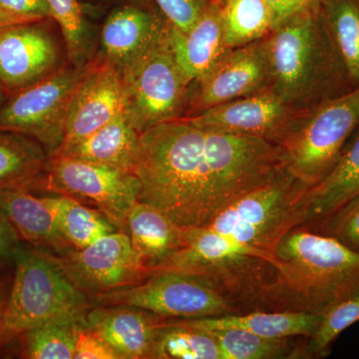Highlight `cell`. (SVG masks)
I'll return each mask as SVG.
<instances>
[{"label":"cell","instance_id":"41","mask_svg":"<svg viewBox=\"0 0 359 359\" xmlns=\"http://www.w3.org/2000/svg\"><path fill=\"white\" fill-rule=\"evenodd\" d=\"M11 283H13V276H9L8 273L0 278V304L6 302L9 290H11Z\"/></svg>","mask_w":359,"mask_h":359},{"label":"cell","instance_id":"25","mask_svg":"<svg viewBox=\"0 0 359 359\" xmlns=\"http://www.w3.org/2000/svg\"><path fill=\"white\" fill-rule=\"evenodd\" d=\"M320 313H255L247 316H219L183 323L204 330H241L268 339H287L297 335L313 337L320 325Z\"/></svg>","mask_w":359,"mask_h":359},{"label":"cell","instance_id":"43","mask_svg":"<svg viewBox=\"0 0 359 359\" xmlns=\"http://www.w3.org/2000/svg\"><path fill=\"white\" fill-rule=\"evenodd\" d=\"M7 95H8V94H7L6 89L0 85V107H1L2 104L6 101Z\"/></svg>","mask_w":359,"mask_h":359},{"label":"cell","instance_id":"21","mask_svg":"<svg viewBox=\"0 0 359 359\" xmlns=\"http://www.w3.org/2000/svg\"><path fill=\"white\" fill-rule=\"evenodd\" d=\"M149 273L157 271L185 244V230L164 212L139 201L130 212L125 230Z\"/></svg>","mask_w":359,"mask_h":359},{"label":"cell","instance_id":"1","mask_svg":"<svg viewBox=\"0 0 359 359\" xmlns=\"http://www.w3.org/2000/svg\"><path fill=\"white\" fill-rule=\"evenodd\" d=\"M285 169L275 142L223 133L182 117L141 133L133 173L141 184L140 202L192 230Z\"/></svg>","mask_w":359,"mask_h":359},{"label":"cell","instance_id":"15","mask_svg":"<svg viewBox=\"0 0 359 359\" xmlns=\"http://www.w3.org/2000/svg\"><path fill=\"white\" fill-rule=\"evenodd\" d=\"M122 110L123 89L119 73L103 59L91 63L71 100L65 140L58 151L83 140Z\"/></svg>","mask_w":359,"mask_h":359},{"label":"cell","instance_id":"23","mask_svg":"<svg viewBox=\"0 0 359 359\" xmlns=\"http://www.w3.org/2000/svg\"><path fill=\"white\" fill-rule=\"evenodd\" d=\"M359 194V127L346 142L339 159L321 181L302 198L308 221L323 222Z\"/></svg>","mask_w":359,"mask_h":359},{"label":"cell","instance_id":"44","mask_svg":"<svg viewBox=\"0 0 359 359\" xmlns=\"http://www.w3.org/2000/svg\"><path fill=\"white\" fill-rule=\"evenodd\" d=\"M6 266H4V264H0V278H4V276H6Z\"/></svg>","mask_w":359,"mask_h":359},{"label":"cell","instance_id":"11","mask_svg":"<svg viewBox=\"0 0 359 359\" xmlns=\"http://www.w3.org/2000/svg\"><path fill=\"white\" fill-rule=\"evenodd\" d=\"M57 259L70 280L93 297L130 287L149 275L124 231L108 233Z\"/></svg>","mask_w":359,"mask_h":359},{"label":"cell","instance_id":"16","mask_svg":"<svg viewBox=\"0 0 359 359\" xmlns=\"http://www.w3.org/2000/svg\"><path fill=\"white\" fill-rule=\"evenodd\" d=\"M86 327L105 340L121 359L155 358L159 334L154 314L135 306H91Z\"/></svg>","mask_w":359,"mask_h":359},{"label":"cell","instance_id":"22","mask_svg":"<svg viewBox=\"0 0 359 359\" xmlns=\"http://www.w3.org/2000/svg\"><path fill=\"white\" fill-rule=\"evenodd\" d=\"M140 147L141 133L132 126L122 110L83 140L54 155L68 156L101 166L134 172Z\"/></svg>","mask_w":359,"mask_h":359},{"label":"cell","instance_id":"40","mask_svg":"<svg viewBox=\"0 0 359 359\" xmlns=\"http://www.w3.org/2000/svg\"><path fill=\"white\" fill-rule=\"evenodd\" d=\"M30 21L39 20H30V18H23V16L18 15V14L4 11V8L0 7V32L7 27H11V26L20 25V23L23 22H30Z\"/></svg>","mask_w":359,"mask_h":359},{"label":"cell","instance_id":"12","mask_svg":"<svg viewBox=\"0 0 359 359\" xmlns=\"http://www.w3.org/2000/svg\"><path fill=\"white\" fill-rule=\"evenodd\" d=\"M271 82L268 37L229 49L204 76L191 85L194 93L186 116L268 89Z\"/></svg>","mask_w":359,"mask_h":359},{"label":"cell","instance_id":"14","mask_svg":"<svg viewBox=\"0 0 359 359\" xmlns=\"http://www.w3.org/2000/svg\"><path fill=\"white\" fill-rule=\"evenodd\" d=\"M299 112L269 87L186 116L198 126L223 133L259 137L276 143Z\"/></svg>","mask_w":359,"mask_h":359},{"label":"cell","instance_id":"19","mask_svg":"<svg viewBox=\"0 0 359 359\" xmlns=\"http://www.w3.org/2000/svg\"><path fill=\"white\" fill-rule=\"evenodd\" d=\"M170 43L180 69L190 85L204 76L226 53L221 7L212 2L188 32L168 25Z\"/></svg>","mask_w":359,"mask_h":359},{"label":"cell","instance_id":"18","mask_svg":"<svg viewBox=\"0 0 359 359\" xmlns=\"http://www.w3.org/2000/svg\"><path fill=\"white\" fill-rule=\"evenodd\" d=\"M0 210L13 224L20 241L56 257L72 250L61 236L45 196L37 195L28 189L1 191Z\"/></svg>","mask_w":359,"mask_h":359},{"label":"cell","instance_id":"37","mask_svg":"<svg viewBox=\"0 0 359 359\" xmlns=\"http://www.w3.org/2000/svg\"><path fill=\"white\" fill-rule=\"evenodd\" d=\"M0 7L9 13L33 20L51 18L46 0H0Z\"/></svg>","mask_w":359,"mask_h":359},{"label":"cell","instance_id":"17","mask_svg":"<svg viewBox=\"0 0 359 359\" xmlns=\"http://www.w3.org/2000/svg\"><path fill=\"white\" fill-rule=\"evenodd\" d=\"M166 25L167 21L154 8L122 4L104 23L101 59L121 72L159 39Z\"/></svg>","mask_w":359,"mask_h":359},{"label":"cell","instance_id":"42","mask_svg":"<svg viewBox=\"0 0 359 359\" xmlns=\"http://www.w3.org/2000/svg\"><path fill=\"white\" fill-rule=\"evenodd\" d=\"M117 1L124 2V4H135V6L154 8V2H153V0H117Z\"/></svg>","mask_w":359,"mask_h":359},{"label":"cell","instance_id":"39","mask_svg":"<svg viewBox=\"0 0 359 359\" xmlns=\"http://www.w3.org/2000/svg\"><path fill=\"white\" fill-rule=\"evenodd\" d=\"M266 2L273 13L276 28L295 14L316 6L318 0H266Z\"/></svg>","mask_w":359,"mask_h":359},{"label":"cell","instance_id":"33","mask_svg":"<svg viewBox=\"0 0 359 359\" xmlns=\"http://www.w3.org/2000/svg\"><path fill=\"white\" fill-rule=\"evenodd\" d=\"M320 325L311 337V349L327 351L346 328L359 321V285L323 311Z\"/></svg>","mask_w":359,"mask_h":359},{"label":"cell","instance_id":"32","mask_svg":"<svg viewBox=\"0 0 359 359\" xmlns=\"http://www.w3.org/2000/svg\"><path fill=\"white\" fill-rule=\"evenodd\" d=\"M218 341L223 359L278 358L285 351L287 339H268L241 330H207Z\"/></svg>","mask_w":359,"mask_h":359},{"label":"cell","instance_id":"3","mask_svg":"<svg viewBox=\"0 0 359 359\" xmlns=\"http://www.w3.org/2000/svg\"><path fill=\"white\" fill-rule=\"evenodd\" d=\"M13 275L0 325V349L26 330L91 308L57 257L20 241L13 252Z\"/></svg>","mask_w":359,"mask_h":359},{"label":"cell","instance_id":"30","mask_svg":"<svg viewBox=\"0 0 359 359\" xmlns=\"http://www.w3.org/2000/svg\"><path fill=\"white\" fill-rule=\"evenodd\" d=\"M155 358L223 359L218 341L211 332L182 320L161 325Z\"/></svg>","mask_w":359,"mask_h":359},{"label":"cell","instance_id":"38","mask_svg":"<svg viewBox=\"0 0 359 359\" xmlns=\"http://www.w3.org/2000/svg\"><path fill=\"white\" fill-rule=\"evenodd\" d=\"M20 242V238L13 224L0 210V264L6 268L13 266L14 250Z\"/></svg>","mask_w":359,"mask_h":359},{"label":"cell","instance_id":"9","mask_svg":"<svg viewBox=\"0 0 359 359\" xmlns=\"http://www.w3.org/2000/svg\"><path fill=\"white\" fill-rule=\"evenodd\" d=\"M306 190L287 168L271 181L233 201L205 226L271 252L292 218L294 202L302 200Z\"/></svg>","mask_w":359,"mask_h":359},{"label":"cell","instance_id":"13","mask_svg":"<svg viewBox=\"0 0 359 359\" xmlns=\"http://www.w3.org/2000/svg\"><path fill=\"white\" fill-rule=\"evenodd\" d=\"M50 20L20 23L0 32V85L7 94L62 67L60 42L49 25Z\"/></svg>","mask_w":359,"mask_h":359},{"label":"cell","instance_id":"35","mask_svg":"<svg viewBox=\"0 0 359 359\" xmlns=\"http://www.w3.org/2000/svg\"><path fill=\"white\" fill-rule=\"evenodd\" d=\"M168 25L188 32L212 4V0H153Z\"/></svg>","mask_w":359,"mask_h":359},{"label":"cell","instance_id":"45","mask_svg":"<svg viewBox=\"0 0 359 359\" xmlns=\"http://www.w3.org/2000/svg\"><path fill=\"white\" fill-rule=\"evenodd\" d=\"M212 1L215 2V4H218L219 7L223 6L224 4H226L228 0H212Z\"/></svg>","mask_w":359,"mask_h":359},{"label":"cell","instance_id":"6","mask_svg":"<svg viewBox=\"0 0 359 359\" xmlns=\"http://www.w3.org/2000/svg\"><path fill=\"white\" fill-rule=\"evenodd\" d=\"M273 254L287 278L306 283L321 313L359 285V254L334 238L292 231L280 238Z\"/></svg>","mask_w":359,"mask_h":359},{"label":"cell","instance_id":"26","mask_svg":"<svg viewBox=\"0 0 359 359\" xmlns=\"http://www.w3.org/2000/svg\"><path fill=\"white\" fill-rule=\"evenodd\" d=\"M318 7L351 88H358L359 0H318Z\"/></svg>","mask_w":359,"mask_h":359},{"label":"cell","instance_id":"24","mask_svg":"<svg viewBox=\"0 0 359 359\" xmlns=\"http://www.w3.org/2000/svg\"><path fill=\"white\" fill-rule=\"evenodd\" d=\"M48 163V153L39 141L27 135L0 130V192L39 189Z\"/></svg>","mask_w":359,"mask_h":359},{"label":"cell","instance_id":"4","mask_svg":"<svg viewBox=\"0 0 359 359\" xmlns=\"http://www.w3.org/2000/svg\"><path fill=\"white\" fill-rule=\"evenodd\" d=\"M358 127L359 87L302 111L276 144L287 170L309 189L330 173Z\"/></svg>","mask_w":359,"mask_h":359},{"label":"cell","instance_id":"2","mask_svg":"<svg viewBox=\"0 0 359 359\" xmlns=\"http://www.w3.org/2000/svg\"><path fill=\"white\" fill-rule=\"evenodd\" d=\"M318 4L268 37L271 88L299 113L351 90Z\"/></svg>","mask_w":359,"mask_h":359},{"label":"cell","instance_id":"34","mask_svg":"<svg viewBox=\"0 0 359 359\" xmlns=\"http://www.w3.org/2000/svg\"><path fill=\"white\" fill-rule=\"evenodd\" d=\"M323 235L359 254V194L320 223Z\"/></svg>","mask_w":359,"mask_h":359},{"label":"cell","instance_id":"7","mask_svg":"<svg viewBox=\"0 0 359 359\" xmlns=\"http://www.w3.org/2000/svg\"><path fill=\"white\" fill-rule=\"evenodd\" d=\"M89 65L62 66L50 76L8 94L0 107V130L32 137L49 157L55 154L65 140L71 100Z\"/></svg>","mask_w":359,"mask_h":359},{"label":"cell","instance_id":"31","mask_svg":"<svg viewBox=\"0 0 359 359\" xmlns=\"http://www.w3.org/2000/svg\"><path fill=\"white\" fill-rule=\"evenodd\" d=\"M51 20L60 28L68 58L73 65H88L90 32L81 0H46Z\"/></svg>","mask_w":359,"mask_h":359},{"label":"cell","instance_id":"36","mask_svg":"<svg viewBox=\"0 0 359 359\" xmlns=\"http://www.w3.org/2000/svg\"><path fill=\"white\" fill-rule=\"evenodd\" d=\"M74 359L121 358L105 340L85 325L78 337Z\"/></svg>","mask_w":359,"mask_h":359},{"label":"cell","instance_id":"27","mask_svg":"<svg viewBox=\"0 0 359 359\" xmlns=\"http://www.w3.org/2000/svg\"><path fill=\"white\" fill-rule=\"evenodd\" d=\"M86 313L66 314L18 335L20 356L27 359H74Z\"/></svg>","mask_w":359,"mask_h":359},{"label":"cell","instance_id":"20","mask_svg":"<svg viewBox=\"0 0 359 359\" xmlns=\"http://www.w3.org/2000/svg\"><path fill=\"white\" fill-rule=\"evenodd\" d=\"M247 257L268 261L278 266L275 254L238 242L203 226L185 230V244L159 269H177L199 273L203 269L233 264ZM157 269V271H159Z\"/></svg>","mask_w":359,"mask_h":359},{"label":"cell","instance_id":"28","mask_svg":"<svg viewBox=\"0 0 359 359\" xmlns=\"http://www.w3.org/2000/svg\"><path fill=\"white\" fill-rule=\"evenodd\" d=\"M61 236L72 250H81L103 236L120 231L103 212L69 196H45Z\"/></svg>","mask_w":359,"mask_h":359},{"label":"cell","instance_id":"5","mask_svg":"<svg viewBox=\"0 0 359 359\" xmlns=\"http://www.w3.org/2000/svg\"><path fill=\"white\" fill-rule=\"evenodd\" d=\"M119 75L123 113L139 133L187 115L191 85L175 58L168 23L159 39Z\"/></svg>","mask_w":359,"mask_h":359},{"label":"cell","instance_id":"8","mask_svg":"<svg viewBox=\"0 0 359 359\" xmlns=\"http://www.w3.org/2000/svg\"><path fill=\"white\" fill-rule=\"evenodd\" d=\"M96 304L135 306L157 316L185 320L224 316L228 304L201 273L159 269L141 282L94 295Z\"/></svg>","mask_w":359,"mask_h":359},{"label":"cell","instance_id":"29","mask_svg":"<svg viewBox=\"0 0 359 359\" xmlns=\"http://www.w3.org/2000/svg\"><path fill=\"white\" fill-rule=\"evenodd\" d=\"M221 11L228 49L266 39L275 29L273 13L266 0H228Z\"/></svg>","mask_w":359,"mask_h":359},{"label":"cell","instance_id":"10","mask_svg":"<svg viewBox=\"0 0 359 359\" xmlns=\"http://www.w3.org/2000/svg\"><path fill=\"white\" fill-rule=\"evenodd\" d=\"M40 188L69 196L98 210L124 231L141 193L140 181L133 172L58 154L49 157Z\"/></svg>","mask_w":359,"mask_h":359}]
</instances>
